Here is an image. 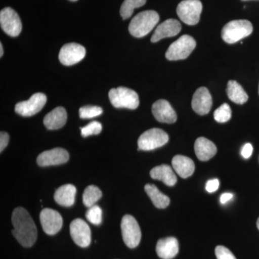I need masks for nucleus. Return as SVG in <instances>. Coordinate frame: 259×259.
I'll return each mask as SVG.
<instances>
[{"label": "nucleus", "mask_w": 259, "mask_h": 259, "mask_svg": "<svg viewBox=\"0 0 259 259\" xmlns=\"http://www.w3.org/2000/svg\"><path fill=\"white\" fill-rule=\"evenodd\" d=\"M0 25L3 31L11 37H17L22 31V23L18 13L11 8L0 12Z\"/></svg>", "instance_id": "1a4fd4ad"}, {"label": "nucleus", "mask_w": 259, "mask_h": 259, "mask_svg": "<svg viewBox=\"0 0 259 259\" xmlns=\"http://www.w3.org/2000/svg\"><path fill=\"white\" fill-rule=\"evenodd\" d=\"M67 120V113L62 107H58L44 117V123L49 130H58L64 127Z\"/></svg>", "instance_id": "aec40b11"}, {"label": "nucleus", "mask_w": 259, "mask_h": 259, "mask_svg": "<svg viewBox=\"0 0 259 259\" xmlns=\"http://www.w3.org/2000/svg\"><path fill=\"white\" fill-rule=\"evenodd\" d=\"M233 198V194L231 193H224L221 195V202L222 204H226L228 201L231 200Z\"/></svg>", "instance_id": "c9c22d12"}, {"label": "nucleus", "mask_w": 259, "mask_h": 259, "mask_svg": "<svg viewBox=\"0 0 259 259\" xmlns=\"http://www.w3.org/2000/svg\"><path fill=\"white\" fill-rule=\"evenodd\" d=\"M150 176L153 180L161 181L168 187L176 185L177 178L171 166L163 164L154 167L150 171Z\"/></svg>", "instance_id": "4be33fe9"}, {"label": "nucleus", "mask_w": 259, "mask_h": 259, "mask_svg": "<svg viewBox=\"0 0 259 259\" xmlns=\"http://www.w3.org/2000/svg\"><path fill=\"white\" fill-rule=\"evenodd\" d=\"M212 105V96L207 88H199L192 97V107L196 113L204 115L210 111Z\"/></svg>", "instance_id": "2eb2a0df"}, {"label": "nucleus", "mask_w": 259, "mask_h": 259, "mask_svg": "<svg viewBox=\"0 0 259 259\" xmlns=\"http://www.w3.org/2000/svg\"><path fill=\"white\" fill-rule=\"evenodd\" d=\"M258 94H259V88H258Z\"/></svg>", "instance_id": "a19ab883"}, {"label": "nucleus", "mask_w": 259, "mask_h": 259, "mask_svg": "<svg viewBox=\"0 0 259 259\" xmlns=\"http://www.w3.org/2000/svg\"><path fill=\"white\" fill-rule=\"evenodd\" d=\"M156 253L162 259H172L179 253V243L176 238L168 237L158 240Z\"/></svg>", "instance_id": "a211bd4d"}, {"label": "nucleus", "mask_w": 259, "mask_h": 259, "mask_svg": "<svg viewBox=\"0 0 259 259\" xmlns=\"http://www.w3.org/2000/svg\"><path fill=\"white\" fill-rule=\"evenodd\" d=\"M196 47L195 40L188 35H184L168 47L166 58L169 61L183 60L192 54Z\"/></svg>", "instance_id": "39448f33"}, {"label": "nucleus", "mask_w": 259, "mask_h": 259, "mask_svg": "<svg viewBox=\"0 0 259 259\" xmlns=\"http://www.w3.org/2000/svg\"><path fill=\"white\" fill-rule=\"evenodd\" d=\"M14 229L13 234L23 247L30 248L37 240L36 226L28 211L23 207H17L12 215Z\"/></svg>", "instance_id": "f257e3e1"}, {"label": "nucleus", "mask_w": 259, "mask_h": 259, "mask_svg": "<svg viewBox=\"0 0 259 259\" xmlns=\"http://www.w3.org/2000/svg\"><path fill=\"white\" fill-rule=\"evenodd\" d=\"M109 99L115 108L136 110L139 106V97L136 92L124 87L110 90Z\"/></svg>", "instance_id": "20e7f679"}, {"label": "nucleus", "mask_w": 259, "mask_h": 259, "mask_svg": "<svg viewBox=\"0 0 259 259\" xmlns=\"http://www.w3.org/2000/svg\"><path fill=\"white\" fill-rule=\"evenodd\" d=\"M102 109L98 106H84L79 109V117L82 119H90L102 115Z\"/></svg>", "instance_id": "c756f323"}, {"label": "nucleus", "mask_w": 259, "mask_h": 259, "mask_svg": "<svg viewBox=\"0 0 259 259\" xmlns=\"http://www.w3.org/2000/svg\"><path fill=\"white\" fill-rule=\"evenodd\" d=\"M81 130V136L86 138L93 135H98L101 133L102 130V124L97 121H93L88 125L83 127H80Z\"/></svg>", "instance_id": "7c9ffc66"}, {"label": "nucleus", "mask_w": 259, "mask_h": 259, "mask_svg": "<svg viewBox=\"0 0 259 259\" xmlns=\"http://www.w3.org/2000/svg\"><path fill=\"white\" fill-rule=\"evenodd\" d=\"M86 218L92 224L99 226V225L101 224L102 221V209L96 204L90 207L88 210L87 211Z\"/></svg>", "instance_id": "c85d7f7f"}, {"label": "nucleus", "mask_w": 259, "mask_h": 259, "mask_svg": "<svg viewBox=\"0 0 259 259\" xmlns=\"http://www.w3.org/2000/svg\"><path fill=\"white\" fill-rule=\"evenodd\" d=\"M159 15L154 10H146L134 17L129 25V32L133 36L142 37L148 35L157 25Z\"/></svg>", "instance_id": "f03ea898"}, {"label": "nucleus", "mask_w": 259, "mask_h": 259, "mask_svg": "<svg viewBox=\"0 0 259 259\" xmlns=\"http://www.w3.org/2000/svg\"><path fill=\"white\" fill-rule=\"evenodd\" d=\"M40 224L44 232L48 235L54 236L62 228V217L54 209L45 208L40 214Z\"/></svg>", "instance_id": "ddd939ff"}, {"label": "nucleus", "mask_w": 259, "mask_h": 259, "mask_svg": "<svg viewBox=\"0 0 259 259\" xmlns=\"http://www.w3.org/2000/svg\"><path fill=\"white\" fill-rule=\"evenodd\" d=\"M215 255L218 259H237L231 250L223 245L216 247Z\"/></svg>", "instance_id": "2f4dec72"}, {"label": "nucleus", "mask_w": 259, "mask_h": 259, "mask_svg": "<svg viewBox=\"0 0 259 259\" xmlns=\"http://www.w3.org/2000/svg\"><path fill=\"white\" fill-rule=\"evenodd\" d=\"M69 159V154L64 148H56L40 153L37 158L40 166H50L66 163Z\"/></svg>", "instance_id": "4468645a"}, {"label": "nucleus", "mask_w": 259, "mask_h": 259, "mask_svg": "<svg viewBox=\"0 0 259 259\" xmlns=\"http://www.w3.org/2000/svg\"><path fill=\"white\" fill-rule=\"evenodd\" d=\"M182 30V25L175 19H168L160 24L151 37V42H156L166 37L176 36Z\"/></svg>", "instance_id": "f3484780"}, {"label": "nucleus", "mask_w": 259, "mask_h": 259, "mask_svg": "<svg viewBox=\"0 0 259 259\" xmlns=\"http://www.w3.org/2000/svg\"><path fill=\"white\" fill-rule=\"evenodd\" d=\"M86 55V49L80 44L71 42L65 44L59 52V61L65 66H71L80 62Z\"/></svg>", "instance_id": "f8f14e48"}, {"label": "nucleus", "mask_w": 259, "mask_h": 259, "mask_svg": "<svg viewBox=\"0 0 259 259\" xmlns=\"http://www.w3.org/2000/svg\"><path fill=\"white\" fill-rule=\"evenodd\" d=\"M152 113L156 120L160 122L171 124L177 120L176 112L169 102L165 100H159L153 103Z\"/></svg>", "instance_id": "dca6fc26"}, {"label": "nucleus", "mask_w": 259, "mask_h": 259, "mask_svg": "<svg viewBox=\"0 0 259 259\" xmlns=\"http://www.w3.org/2000/svg\"><path fill=\"white\" fill-rule=\"evenodd\" d=\"M227 95L232 102L238 105H243L248 100V96L241 85L235 80L228 81L227 86Z\"/></svg>", "instance_id": "b1692460"}, {"label": "nucleus", "mask_w": 259, "mask_h": 259, "mask_svg": "<svg viewBox=\"0 0 259 259\" xmlns=\"http://www.w3.org/2000/svg\"><path fill=\"white\" fill-rule=\"evenodd\" d=\"M232 111L231 107L228 104L224 103L221 107H218L214 112V120L218 122H228L231 118Z\"/></svg>", "instance_id": "cd10ccee"}, {"label": "nucleus", "mask_w": 259, "mask_h": 259, "mask_svg": "<svg viewBox=\"0 0 259 259\" xmlns=\"http://www.w3.org/2000/svg\"><path fill=\"white\" fill-rule=\"evenodd\" d=\"M10 141L9 134H7L6 132L2 131L0 133V152H3L5 148L8 146V143Z\"/></svg>", "instance_id": "473e14b6"}, {"label": "nucleus", "mask_w": 259, "mask_h": 259, "mask_svg": "<svg viewBox=\"0 0 259 259\" xmlns=\"http://www.w3.org/2000/svg\"><path fill=\"white\" fill-rule=\"evenodd\" d=\"M70 234L74 243L81 248H87L91 243L90 226L81 218H76L71 223Z\"/></svg>", "instance_id": "9b49d317"}, {"label": "nucleus", "mask_w": 259, "mask_h": 259, "mask_svg": "<svg viewBox=\"0 0 259 259\" xmlns=\"http://www.w3.org/2000/svg\"><path fill=\"white\" fill-rule=\"evenodd\" d=\"M76 189L73 185H64L59 187L54 194V199L56 203L63 207H69L72 206L75 202Z\"/></svg>", "instance_id": "5701e85b"}, {"label": "nucleus", "mask_w": 259, "mask_h": 259, "mask_svg": "<svg viewBox=\"0 0 259 259\" xmlns=\"http://www.w3.org/2000/svg\"><path fill=\"white\" fill-rule=\"evenodd\" d=\"M253 32V25L246 20H237L229 22L223 27L222 38L227 44H233L248 37Z\"/></svg>", "instance_id": "7ed1b4c3"}, {"label": "nucleus", "mask_w": 259, "mask_h": 259, "mask_svg": "<svg viewBox=\"0 0 259 259\" xmlns=\"http://www.w3.org/2000/svg\"><path fill=\"white\" fill-rule=\"evenodd\" d=\"M242 1H249V0H242Z\"/></svg>", "instance_id": "ea45409f"}, {"label": "nucleus", "mask_w": 259, "mask_h": 259, "mask_svg": "<svg viewBox=\"0 0 259 259\" xmlns=\"http://www.w3.org/2000/svg\"><path fill=\"white\" fill-rule=\"evenodd\" d=\"M172 166L179 176L182 178H188L193 175L195 165L190 158L182 155H177L172 159Z\"/></svg>", "instance_id": "412c9836"}, {"label": "nucleus", "mask_w": 259, "mask_h": 259, "mask_svg": "<svg viewBox=\"0 0 259 259\" xmlns=\"http://www.w3.org/2000/svg\"><path fill=\"white\" fill-rule=\"evenodd\" d=\"M202 4L199 0H184L177 8L179 18L189 25H197L200 20Z\"/></svg>", "instance_id": "423d86ee"}, {"label": "nucleus", "mask_w": 259, "mask_h": 259, "mask_svg": "<svg viewBox=\"0 0 259 259\" xmlns=\"http://www.w3.org/2000/svg\"><path fill=\"white\" fill-rule=\"evenodd\" d=\"M218 187H219V181L217 179H214V180H209L207 182L205 188L209 193H212L218 190Z\"/></svg>", "instance_id": "72a5a7b5"}, {"label": "nucleus", "mask_w": 259, "mask_h": 259, "mask_svg": "<svg viewBox=\"0 0 259 259\" xmlns=\"http://www.w3.org/2000/svg\"><path fill=\"white\" fill-rule=\"evenodd\" d=\"M47 102V97L44 94L35 93L27 101L18 102L15 105V110L18 115L30 117L40 112Z\"/></svg>", "instance_id": "9d476101"}, {"label": "nucleus", "mask_w": 259, "mask_h": 259, "mask_svg": "<svg viewBox=\"0 0 259 259\" xmlns=\"http://www.w3.org/2000/svg\"><path fill=\"white\" fill-rule=\"evenodd\" d=\"M121 231L124 243L130 248L139 245L141 240V231L139 223L132 215L126 214L121 221Z\"/></svg>", "instance_id": "6e6552de"}, {"label": "nucleus", "mask_w": 259, "mask_h": 259, "mask_svg": "<svg viewBox=\"0 0 259 259\" xmlns=\"http://www.w3.org/2000/svg\"><path fill=\"white\" fill-rule=\"evenodd\" d=\"M256 226L257 228H258V229L259 230V218H258V220H257Z\"/></svg>", "instance_id": "4c0bfd02"}, {"label": "nucleus", "mask_w": 259, "mask_h": 259, "mask_svg": "<svg viewBox=\"0 0 259 259\" xmlns=\"http://www.w3.org/2000/svg\"><path fill=\"white\" fill-rule=\"evenodd\" d=\"M253 153V146L250 144H246L243 146L241 150V155L244 158H248Z\"/></svg>", "instance_id": "f704fd0d"}, {"label": "nucleus", "mask_w": 259, "mask_h": 259, "mask_svg": "<svg viewBox=\"0 0 259 259\" xmlns=\"http://www.w3.org/2000/svg\"><path fill=\"white\" fill-rule=\"evenodd\" d=\"M70 1L75 2V1H77V0H70Z\"/></svg>", "instance_id": "58836bf2"}, {"label": "nucleus", "mask_w": 259, "mask_h": 259, "mask_svg": "<svg viewBox=\"0 0 259 259\" xmlns=\"http://www.w3.org/2000/svg\"><path fill=\"white\" fill-rule=\"evenodd\" d=\"M146 3V0H125L120 10L122 20H127L131 18L134 13V10L144 6Z\"/></svg>", "instance_id": "bb28decb"}, {"label": "nucleus", "mask_w": 259, "mask_h": 259, "mask_svg": "<svg viewBox=\"0 0 259 259\" xmlns=\"http://www.w3.org/2000/svg\"><path fill=\"white\" fill-rule=\"evenodd\" d=\"M196 156L202 161L211 159L217 153L218 149L212 141L204 137H199L194 144Z\"/></svg>", "instance_id": "6ab92c4d"}, {"label": "nucleus", "mask_w": 259, "mask_h": 259, "mask_svg": "<svg viewBox=\"0 0 259 259\" xmlns=\"http://www.w3.org/2000/svg\"><path fill=\"white\" fill-rule=\"evenodd\" d=\"M169 138L163 130L152 128L148 130L140 136L138 141L139 151H151L161 147L168 143Z\"/></svg>", "instance_id": "0eeeda50"}, {"label": "nucleus", "mask_w": 259, "mask_h": 259, "mask_svg": "<svg viewBox=\"0 0 259 259\" xmlns=\"http://www.w3.org/2000/svg\"><path fill=\"white\" fill-rule=\"evenodd\" d=\"M101 190L95 185H90L85 189L83 194V203L87 207L95 205L97 201L101 198Z\"/></svg>", "instance_id": "a878e982"}, {"label": "nucleus", "mask_w": 259, "mask_h": 259, "mask_svg": "<svg viewBox=\"0 0 259 259\" xmlns=\"http://www.w3.org/2000/svg\"><path fill=\"white\" fill-rule=\"evenodd\" d=\"M3 54H4V50H3V44H0V56H3Z\"/></svg>", "instance_id": "e433bc0d"}, {"label": "nucleus", "mask_w": 259, "mask_h": 259, "mask_svg": "<svg viewBox=\"0 0 259 259\" xmlns=\"http://www.w3.org/2000/svg\"><path fill=\"white\" fill-rule=\"evenodd\" d=\"M145 192L151 199L155 207L158 209L166 208L170 204V199L164 194L161 193L155 185L148 184L145 186Z\"/></svg>", "instance_id": "393cba45"}]
</instances>
